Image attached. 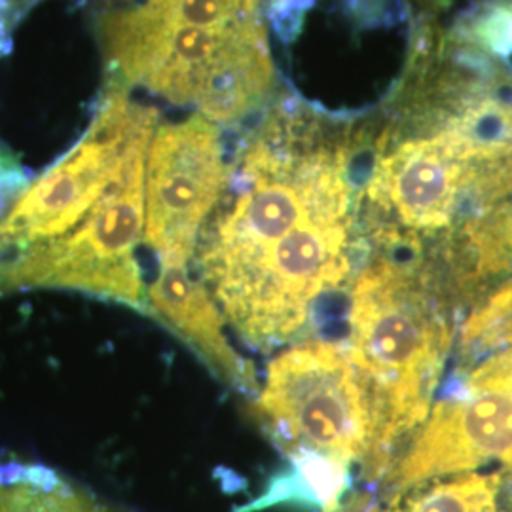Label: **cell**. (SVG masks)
<instances>
[{
  "label": "cell",
  "mask_w": 512,
  "mask_h": 512,
  "mask_svg": "<svg viewBox=\"0 0 512 512\" xmlns=\"http://www.w3.org/2000/svg\"><path fill=\"white\" fill-rule=\"evenodd\" d=\"M220 202L194 255L202 283L249 346H283L353 266L348 150L274 118L239 152Z\"/></svg>",
  "instance_id": "1"
},
{
  "label": "cell",
  "mask_w": 512,
  "mask_h": 512,
  "mask_svg": "<svg viewBox=\"0 0 512 512\" xmlns=\"http://www.w3.org/2000/svg\"><path fill=\"white\" fill-rule=\"evenodd\" d=\"M101 42L122 84L217 126L249 116L274 82L260 0H141L103 18Z\"/></svg>",
  "instance_id": "2"
},
{
  "label": "cell",
  "mask_w": 512,
  "mask_h": 512,
  "mask_svg": "<svg viewBox=\"0 0 512 512\" xmlns=\"http://www.w3.org/2000/svg\"><path fill=\"white\" fill-rule=\"evenodd\" d=\"M440 275L378 255L357 275L349 304V359L370 408L365 482H382L401 444L427 420L452 349Z\"/></svg>",
  "instance_id": "3"
},
{
  "label": "cell",
  "mask_w": 512,
  "mask_h": 512,
  "mask_svg": "<svg viewBox=\"0 0 512 512\" xmlns=\"http://www.w3.org/2000/svg\"><path fill=\"white\" fill-rule=\"evenodd\" d=\"M148 148L133 154L120 179L71 232L2 260L0 296L61 289L147 313L137 247L145 236Z\"/></svg>",
  "instance_id": "4"
},
{
  "label": "cell",
  "mask_w": 512,
  "mask_h": 512,
  "mask_svg": "<svg viewBox=\"0 0 512 512\" xmlns=\"http://www.w3.org/2000/svg\"><path fill=\"white\" fill-rule=\"evenodd\" d=\"M253 414L289 459L319 456L349 467L368 450L365 385L348 351L334 342L308 340L279 353Z\"/></svg>",
  "instance_id": "5"
},
{
  "label": "cell",
  "mask_w": 512,
  "mask_h": 512,
  "mask_svg": "<svg viewBox=\"0 0 512 512\" xmlns=\"http://www.w3.org/2000/svg\"><path fill=\"white\" fill-rule=\"evenodd\" d=\"M158 110L110 92L86 135L19 196L0 220V253L71 232L107 194L139 150L150 147Z\"/></svg>",
  "instance_id": "6"
},
{
  "label": "cell",
  "mask_w": 512,
  "mask_h": 512,
  "mask_svg": "<svg viewBox=\"0 0 512 512\" xmlns=\"http://www.w3.org/2000/svg\"><path fill=\"white\" fill-rule=\"evenodd\" d=\"M495 150L461 110L429 135L403 141L374 165L366 184L370 205L391 222L376 238L391 245L450 230L465 209L482 165Z\"/></svg>",
  "instance_id": "7"
},
{
  "label": "cell",
  "mask_w": 512,
  "mask_h": 512,
  "mask_svg": "<svg viewBox=\"0 0 512 512\" xmlns=\"http://www.w3.org/2000/svg\"><path fill=\"white\" fill-rule=\"evenodd\" d=\"M230 167L220 129L202 114L154 131L148 148L143 241L160 266L188 268L219 205Z\"/></svg>",
  "instance_id": "8"
},
{
  "label": "cell",
  "mask_w": 512,
  "mask_h": 512,
  "mask_svg": "<svg viewBox=\"0 0 512 512\" xmlns=\"http://www.w3.org/2000/svg\"><path fill=\"white\" fill-rule=\"evenodd\" d=\"M494 461L512 471V391L461 393L439 401L382 480L385 501Z\"/></svg>",
  "instance_id": "9"
},
{
  "label": "cell",
  "mask_w": 512,
  "mask_h": 512,
  "mask_svg": "<svg viewBox=\"0 0 512 512\" xmlns=\"http://www.w3.org/2000/svg\"><path fill=\"white\" fill-rule=\"evenodd\" d=\"M465 209L469 215L448 255L450 287L458 298H473L512 274V148L480 167Z\"/></svg>",
  "instance_id": "10"
},
{
  "label": "cell",
  "mask_w": 512,
  "mask_h": 512,
  "mask_svg": "<svg viewBox=\"0 0 512 512\" xmlns=\"http://www.w3.org/2000/svg\"><path fill=\"white\" fill-rule=\"evenodd\" d=\"M147 315L177 334L220 382L239 393L258 395L255 366L232 348L224 332V313L202 281L190 277L188 268L160 266L148 287Z\"/></svg>",
  "instance_id": "11"
},
{
  "label": "cell",
  "mask_w": 512,
  "mask_h": 512,
  "mask_svg": "<svg viewBox=\"0 0 512 512\" xmlns=\"http://www.w3.org/2000/svg\"><path fill=\"white\" fill-rule=\"evenodd\" d=\"M0 512H126L54 469L0 461Z\"/></svg>",
  "instance_id": "12"
},
{
  "label": "cell",
  "mask_w": 512,
  "mask_h": 512,
  "mask_svg": "<svg viewBox=\"0 0 512 512\" xmlns=\"http://www.w3.org/2000/svg\"><path fill=\"white\" fill-rule=\"evenodd\" d=\"M291 463L293 469L287 475L275 478L266 494L238 512L262 511L283 501L313 503L323 512L340 509V497L349 484L348 465L319 456H296Z\"/></svg>",
  "instance_id": "13"
},
{
  "label": "cell",
  "mask_w": 512,
  "mask_h": 512,
  "mask_svg": "<svg viewBox=\"0 0 512 512\" xmlns=\"http://www.w3.org/2000/svg\"><path fill=\"white\" fill-rule=\"evenodd\" d=\"M459 348L465 357L512 348V277L480 298L461 329Z\"/></svg>",
  "instance_id": "14"
},
{
  "label": "cell",
  "mask_w": 512,
  "mask_h": 512,
  "mask_svg": "<svg viewBox=\"0 0 512 512\" xmlns=\"http://www.w3.org/2000/svg\"><path fill=\"white\" fill-rule=\"evenodd\" d=\"M461 391L475 395L486 391H512V348L490 355L461 382Z\"/></svg>",
  "instance_id": "15"
}]
</instances>
